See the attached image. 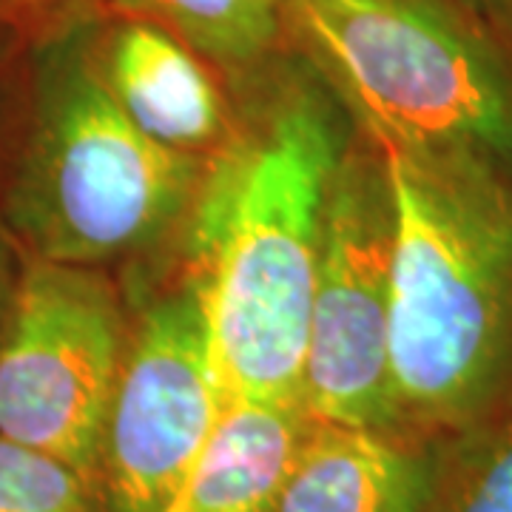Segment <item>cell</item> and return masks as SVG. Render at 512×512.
I'll list each match as a JSON object with an SVG mask.
<instances>
[{"instance_id": "obj_9", "label": "cell", "mask_w": 512, "mask_h": 512, "mask_svg": "<svg viewBox=\"0 0 512 512\" xmlns=\"http://www.w3.org/2000/svg\"><path fill=\"white\" fill-rule=\"evenodd\" d=\"M453 444L308 419L274 512H433Z\"/></svg>"}, {"instance_id": "obj_5", "label": "cell", "mask_w": 512, "mask_h": 512, "mask_svg": "<svg viewBox=\"0 0 512 512\" xmlns=\"http://www.w3.org/2000/svg\"><path fill=\"white\" fill-rule=\"evenodd\" d=\"M126 345L123 299L100 268L20 254L0 339V436L55 456L94 487Z\"/></svg>"}, {"instance_id": "obj_18", "label": "cell", "mask_w": 512, "mask_h": 512, "mask_svg": "<svg viewBox=\"0 0 512 512\" xmlns=\"http://www.w3.org/2000/svg\"><path fill=\"white\" fill-rule=\"evenodd\" d=\"M15 57H20V55H15ZM15 57H3V60H0V72H3V69H6V66L15 60ZM0 109H3V97H0Z\"/></svg>"}, {"instance_id": "obj_6", "label": "cell", "mask_w": 512, "mask_h": 512, "mask_svg": "<svg viewBox=\"0 0 512 512\" xmlns=\"http://www.w3.org/2000/svg\"><path fill=\"white\" fill-rule=\"evenodd\" d=\"M390 311L393 197L382 148L359 131L325 205L302 359L308 419L404 433L390 382Z\"/></svg>"}, {"instance_id": "obj_14", "label": "cell", "mask_w": 512, "mask_h": 512, "mask_svg": "<svg viewBox=\"0 0 512 512\" xmlns=\"http://www.w3.org/2000/svg\"><path fill=\"white\" fill-rule=\"evenodd\" d=\"M106 15V0H0V18L29 46Z\"/></svg>"}, {"instance_id": "obj_2", "label": "cell", "mask_w": 512, "mask_h": 512, "mask_svg": "<svg viewBox=\"0 0 512 512\" xmlns=\"http://www.w3.org/2000/svg\"><path fill=\"white\" fill-rule=\"evenodd\" d=\"M376 146L393 197L396 419L458 441L512 413V174L467 151Z\"/></svg>"}, {"instance_id": "obj_3", "label": "cell", "mask_w": 512, "mask_h": 512, "mask_svg": "<svg viewBox=\"0 0 512 512\" xmlns=\"http://www.w3.org/2000/svg\"><path fill=\"white\" fill-rule=\"evenodd\" d=\"M94 20L23 49L0 217L20 254L100 268L185 225L208 157L160 146L123 114L94 63Z\"/></svg>"}, {"instance_id": "obj_12", "label": "cell", "mask_w": 512, "mask_h": 512, "mask_svg": "<svg viewBox=\"0 0 512 512\" xmlns=\"http://www.w3.org/2000/svg\"><path fill=\"white\" fill-rule=\"evenodd\" d=\"M433 512H512V413L453 444Z\"/></svg>"}, {"instance_id": "obj_1", "label": "cell", "mask_w": 512, "mask_h": 512, "mask_svg": "<svg viewBox=\"0 0 512 512\" xmlns=\"http://www.w3.org/2000/svg\"><path fill=\"white\" fill-rule=\"evenodd\" d=\"M231 89L245 100L242 126L205 163L185 262L200 276L231 399L302 407L325 205L353 120L291 40Z\"/></svg>"}, {"instance_id": "obj_8", "label": "cell", "mask_w": 512, "mask_h": 512, "mask_svg": "<svg viewBox=\"0 0 512 512\" xmlns=\"http://www.w3.org/2000/svg\"><path fill=\"white\" fill-rule=\"evenodd\" d=\"M97 72L128 120L160 146L211 157L237 123L231 83L188 43L128 15L94 20Z\"/></svg>"}, {"instance_id": "obj_16", "label": "cell", "mask_w": 512, "mask_h": 512, "mask_svg": "<svg viewBox=\"0 0 512 512\" xmlns=\"http://www.w3.org/2000/svg\"><path fill=\"white\" fill-rule=\"evenodd\" d=\"M512 49V0H461Z\"/></svg>"}, {"instance_id": "obj_7", "label": "cell", "mask_w": 512, "mask_h": 512, "mask_svg": "<svg viewBox=\"0 0 512 512\" xmlns=\"http://www.w3.org/2000/svg\"><path fill=\"white\" fill-rule=\"evenodd\" d=\"M228 404L205 291L185 262L128 322L126 356L97 453L100 510H163Z\"/></svg>"}, {"instance_id": "obj_11", "label": "cell", "mask_w": 512, "mask_h": 512, "mask_svg": "<svg viewBox=\"0 0 512 512\" xmlns=\"http://www.w3.org/2000/svg\"><path fill=\"white\" fill-rule=\"evenodd\" d=\"M291 0H106V12L160 26L237 86L288 46Z\"/></svg>"}, {"instance_id": "obj_17", "label": "cell", "mask_w": 512, "mask_h": 512, "mask_svg": "<svg viewBox=\"0 0 512 512\" xmlns=\"http://www.w3.org/2000/svg\"><path fill=\"white\" fill-rule=\"evenodd\" d=\"M23 49H26V43L6 26V20L0 18V60H3V57L20 55Z\"/></svg>"}, {"instance_id": "obj_15", "label": "cell", "mask_w": 512, "mask_h": 512, "mask_svg": "<svg viewBox=\"0 0 512 512\" xmlns=\"http://www.w3.org/2000/svg\"><path fill=\"white\" fill-rule=\"evenodd\" d=\"M18 271V245L6 237V231H3V234H0V339H3V328H6V316H9V305H12V293H15Z\"/></svg>"}, {"instance_id": "obj_4", "label": "cell", "mask_w": 512, "mask_h": 512, "mask_svg": "<svg viewBox=\"0 0 512 512\" xmlns=\"http://www.w3.org/2000/svg\"><path fill=\"white\" fill-rule=\"evenodd\" d=\"M288 40L373 143L512 174V49L461 0H291Z\"/></svg>"}, {"instance_id": "obj_13", "label": "cell", "mask_w": 512, "mask_h": 512, "mask_svg": "<svg viewBox=\"0 0 512 512\" xmlns=\"http://www.w3.org/2000/svg\"><path fill=\"white\" fill-rule=\"evenodd\" d=\"M0 512H103L69 464L0 436Z\"/></svg>"}, {"instance_id": "obj_10", "label": "cell", "mask_w": 512, "mask_h": 512, "mask_svg": "<svg viewBox=\"0 0 512 512\" xmlns=\"http://www.w3.org/2000/svg\"><path fill=\"white\" fill-rule=\"evenodd\" d=\"M305 427L299 404L231 399L160 512H274Z\"/></svg>"}]
</instances>
